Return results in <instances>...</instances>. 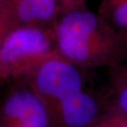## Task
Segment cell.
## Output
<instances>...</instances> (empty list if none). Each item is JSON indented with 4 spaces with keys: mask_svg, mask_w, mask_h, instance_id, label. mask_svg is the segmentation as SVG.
Listing matches in <instances>:
<instances>
[{
    "mask_svg": "<svg viewBox=\"0 0 127 127\" xmlns=\"http://www.w3.org/2000/svg\"><path fill=\"white\" fill-rule=\"evenodd\" d=\"M105 111L94 94L83 89L64 99L50 111V127H93Z\"/></svg>",
    "mask_w": 127,
    "mask_h": 127,
    "instance_id": "obj_5",
    "label": "cell"
},
{
    "mask_svg": "<svg viewBox=\"0 0 127 127\" xmlns=\"http://www.w3.org/2000/svg\"><path fill=\"white\" fill-rule=\"evenodd\" d=\"M0 127H50V115L31 88H17L0 103Z\"/></svg>",
    "mask_w": 127,
    "mask_h": 127,
    "instance_id": "obj_4",
    "label": "cell"
},
{
    "mask_svg": "<svg viewBox=\"0 0 127 127\" xmlns=\"http://www.w3.org/2000/svg\"><path fill=\"white\" fill-rule=\"evenodd\" d=\"M58 11L56 0H19L17 12L26 24L50 23Z\"/></svg>",
    "mask_w": 127,
    "mask_h": 127,
    "instance_id": "obj_6",
    "label": "cell"
},
{
    "mask_svg": "<svg viewBox=\"0 0 127 127\" xmlns=\"http://www.w3.org/2000/svg\"><path fill=\"white\" fill-rule=\"evenodd\" d=\"M121 65H122V67H123V68H124V69H125V70H126V72L127 73V62H126V60H125V61L121 62Z\"/></svg>",
    "mask_w": 127,
    "mask_h": 127,
    "instance_id": "obj_11",
    "label": "cell"
},
{
    "mask_svg": "<svg viewBox=\"0 0 127 127\" xmlns=\"http://www.w3.org/2000/svg\"><path fill=\"white\" fill-rule=\"evenodd\" d=\"M85 2L86 0H56L57 6H59V4L61 5L64 13L76 9L87 8Z\"/></svg>",
    "mask_w": 127,
    "mask_h": 127,
    "instance_id": "obj_9",
    "label": "cell"
},
{
    "mask_svg": "<svg viewBox=\"0 0 127 127\" xmlns=\"http://www.w3.org/2000/svg\"><path fill=\"white\" fill-rule=\"evenodd\" d=\"M111 68V88L116 100L113 106L127 115V73L121 63Z\"/></svg>",
    "mask_w": 127,
    "mask_h": 127,
    "instance_id": "obj_8",
    "label": "cell"
},
{
    "mask_svg": "<svg viewBox=\"0 0 127 127\" xmlns=\"http://www.w3.org/2000/svg\"><path fill=\"white\" fill-rule=\"evenodd\" d=\"M59 55L82 68L113 67L127 60V45L98 13L87 8L63 14L53 30Z\"/></svg>",
    "mask_w": 127,
    "mask_h": 127,
    "instance_id": "obj_1",
    "label": "cell"
},
{
    "mask_svg": "<svg viewBox=\"0 0 127 127\" xmlns=\"http://www.w3.org/2000/svg\"><path fill=\"white\" fill-rule=\"evenodd\" d=\"M115 107V106H114ZM116 108V107H115ZM116 110V127H127V115L117 108Z\"/></svg>",
    "mask_w": 127,
    "mask_h": 127,
    "instance_id": "obj_10",
    "label": "cell"
},
{
    "mask_svg": "<svg viewBox=\"0 0 127 127\" xmlns=\"http://www.w3.org/2000/svg\"><path fill=\"white\" fill-rule=\"evenodd\" d=\"M97 13L127 45V0H101Z\"/></svg>",
    "mask_w": 127,
    "mask_h": 127,
    "instance_id": "obj_7",
    "label": "cell"
},
{
    "mask_svg": "<svg viewBox=\"0 0 127 127\" xmlns=\"http://www.w3.org/2000/svg\"><path fill=\"white\" fill-rule=\"evenodd\" d=\"M59 55L53 32L37 27L15 30L0 45V66L30 73L50 57Z\"/></svg>",
    "mask_w": 127,
    "mask_h": 127,
    "instance_id": "obj_3",
    "label": "cell"
},
{
    "mask_svg": "<svg viewBox=\"0 0 127 127\" xmlns=\"http://www.w3.org/2000/svg\"><path fill=\"white\" fill-rule=\"evenodd\" d=\"M30 88L50 112L57 104L85 89L82 68L60 55L50 57L29 73Z\"/></svg>",
    "mask_w": 127,
    "mask_h": 127,
    "instance_id": "obj_2",
    "label": "cell"
}]
</instances>
